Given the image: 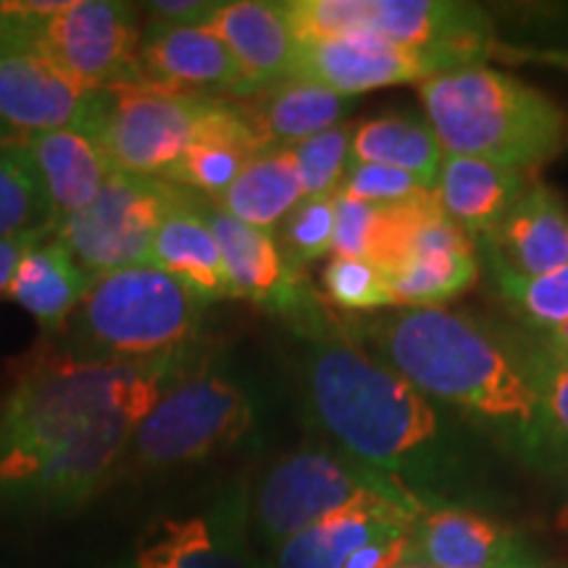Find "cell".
Returning <instances> with one entry per match:
<instances>
[{
  "mask_svg": "<svg viewBox=\"0 0 568 568\" xmlns=\"http://www.w3.org/2000/svg\"><path fill=\"white\" fill-rule=\"evenodd\" d=\"M422 514L393 500H368L324 518L290 537L268 568H345L347 558L374 539L406 531Z\"/></svg>",
  "mask_w": 568,
  "mask_h": 568,
  "instance_id": "7402d4cb",
  "label": "cell"
},
{
  "mask_svg": "<svg viewBox=\"0 0 568 568\" xmlns=\"http://www.w3.org/2000/svg\"><path fill=\"white\" fill-rule=\"evenodd\" d=\"M148 266L172 274L205 303L232 297L222 251L205 216V203L193 195L184 197L161 222L148 253Z\"/></svg>",
  "mask_w": 568,
  "mask_h": 568,
  "instance_id": "603a6c76",
  "label": "cell"
},
{
  "mask_svg": "<svg viewBox=\"0 0 568 568\" xmlns=\"http://www.w3.org/2000/svg\"><path fill=\"white\" fill-rule=\"evenodd\" d=\"M408 564L426 568H535L537 552L516 529L464 506L426 508L410 527Z\"/></svg>",
  "mask_w": 568,
  "mask_h": 568,
  "instance_id": "2e32d148",
  "label": "cell"
},
{
  "mask_svg": "<svg viewBox=\"0 0 568 568\" xmlns=\"http://www.w3.org/2000/svg\"><path fill=\"white\" fill-rule=\"evenodd\" d=\"M138 564L159 568H268L251 548V493L232 481L205 516L161 518L134 552Z\"/></svg>",
  "mask_w": 568,
  "mask_h": 568,
  "instance_id": "5bb4252c",
  "label": "cell"
},
{
  "mask_svg": "<svg viewBox=\"0 0 568 568\" xmlns=\"http://www.w3.org/2000/svg\"><path fill=\"white\" fill-rule=\"evenodd\" d=\"M205 101L130 84L92 90L80 130L95 140L111 172L166 180L195 138Z\"/></svg>",
  "mask_w": 568,
  "mask_h": 568,
  "instance_id": "ba28073f",
  "label": "cell"
},
{
  "mask_svg": "<svg viewBox=\"0 0 568 568\" xmlns=\"http://www.w3.org/2000/svg\"><path fill=\"white\" fill-rule=\"evenodd\" d=\"M535 174L471 155H445L437 197L445 216L474 243L487 237L521 201Z\"/></svg>",
  "mask_w": 568,
  "mask_h": 568,
  "instance_id": "44dd1931",
  "label": "cell"
},
{
  "mask_svg": "<svg viewBox=\"0 0 568 568\" xmlns=\"http://www.w3.org/2000/svg\"><path fill=\"white\" fill-rule=\"evenodd\" d=\"M184 197V187L174 182L111 172L95 201L53 222V237L98 280L148 264L155 232Z\"/></svg>",
  "mask_w": 568,
  "mask_h": 568,
  "instance_id": "9c48e42d",
  "label": "cell"
},
{
  "mask_svg": "<svg viewBox=\"0 0 568 568\" xmlns=\"http://www.w3.org/2000/svg\"><path fill=\"white\" fill-rule=\"evenodd\" d=\"M258 403L251 387L224 368L190 364L169 379L134 429L126 468L169 471L232 450L255 429Z\"/></svg>",
  "mask_w": 568,
  "mask_h": 568,
  "instance_id": "8992f818",
  "label": "cell"
},
{
  "mask_svg": "<svg viewBox=\"0 0 568 568\" xmlns=\"http://www.w3.org/2000/svg\"><path fill=\"white\" fill-rule=\"evenodd\" d=\"M53 234V224L45 226V230H34L17 234V237L0 240V295L9 293V284L13 280V272H17L21 258L32 251L34 245H40L42 240H48Z\"/></svg>",
  "mask_w": 568,
  "mask_h": 568,
  "instance_id": "f35d334b",
  "label": "cell"
},
{
  "mask_svg": "<svg viewBox=\"0 0 568 568\" xmlns=\"http://www.w3.org/2000/svg\"><path fill=\"white\" fill-rule=\"evenodd\" d=\"M142 88L184 98H245V77L216 34L205 27H172L151 21L140 38Z\"/></svg>",
  "mask_w": 568,
  "mask_h": 568,
  "instance_id": "9a60e30c",
  "label": "cell"
},
{
  "mask_svg": "<svg viewBox=\"0 0 568 568\" xmlns=\"http://www.w3.org/2000/svg\"><path fill=\"white\" fill-rule=\"evenodd\" d=\"M351 161L379 163L414 174L429 190H437L443 169V148L429 124L406 116H379L361 122L353 130Z\"/></svg>",
  "mask_w": 568,
  "mask_h": 568,
  "instance_id": "83f0119b",
  "label": "cell"
},
{
  "mask_svg": "<svg viewBox=\"0 0 568 568\" xmlns=\"http://www.w3.org/2000/svg\"><path fill=\"white\" fill-rule=\"evenodd\" d=\"M387 205L353 201V197H335V240L332 251L339 258L376 261L382 232H385Z\"/></svg>",
  "mask_w": 568,
  "mask_h": 568,
  "instance_id": "e575fe53",
  "label": "cell"
},
{
  "mask_svg": "<svg viewBox=\"0 0 568 568\" xmlns=\"http://www.w3.org/2000/svg\"><path fill=\"white\" fill-rule=\"evenodd\" d=\"M240 103L251 116L264 148H293L318 132L343 124L353 98L290 77L272 88L240 98Z\"/></svg>",
  "mask_w": 568,
  "mask_h": 568,
  "instance_id": "d4e9b609",
  "label": "cell"
},
{
  "mask_svg": "<svg viewBox=\"0 0 568 568\" xmlns=\"http://www.w3.org/2000/svg\"><path fill=\"white\" fill-rule=\"evenodd\" d=\"M339 195L353 197V201L376 203V205H395L416 201V197L435 193L418 176L403 172V169L379 166V163H358L351 161L345 180L337 190Z\"/></svg>",
  "mask_w": 568,
  "mask_h": 568,
  "instance_id": "d590c367",
  "label": "cell"
},
{
  "mask_svg": "<svg viewBox=\"0 0 568 568\" xmlns=\"http://www.w3.org/2000/svg\"><path fill=\"white\" fill-rule=\"evenodd\" d=\"M335 195L303 197L282 222L280 251L290 268L303 272L332 251L335 240Z\"/></svg>",
  "mask_w": 568,
  "mask_h": 568,
  "instance_id": "f546056e",
  "label": "cell"
},
{
  "mask_svg": "<svg viewBox=\"0 0 568 568\" xmlns=\"http://www.w3.org/2000/svg\"><path fill=\"white\" fill-rule=\"evenodd\" d=\"M556 529L560 531V535H568V500L564 503V506L558 508V514H556Z\"/></svg>",
  "mask_w": 568,
  "mask_h": 568,
  "instance_id": "60d3db41",
  "label": "cell"
},
{
  "mask_svg": "<svg viewBox=\"0 0 568 568\" xmlns=\"http://www.w3.org/2000/svg\"><path fill=\"white\" fill-rule=\"evenodd\" d=\"M479 243L493 268L518 276L558 272L568 264V205L535 180L503 224Z\"/></svg>",
  "mask_w": 568,
  "mask_h": 568,
  "instance_id": "d6986e66",
  "label": "cell"
},
{
  "mask_svg": "<svg viewBox=\"0 0 568 568\" xmlns=\"http://www.w3.org/2000/svg\"><path fill=\"white\" fill-rule=\"evenodd\" d=\"M303 376L311 416L343 456L437 506L460 450L429 397L343 332L311 343Z\"/></svg>",
  "mask_w": 568,
  "mask_h": 568,
  "instance_id": "7a4b0ae2",
  "label": "cell"
},
{
  "mask_svg": "<svg viewBox=\"0 0 568 568\" xmlns=\"http://www.w3.org/2000/svg\"><path fill=\"white\" fill-rule=\"evenodd\" d=\"M368 326L382 364L429 400L456 408L524 456L552 453L542 406L521 364L477 322L445 308H400Z\"/></svg>",
  "mask_w": 568,
  "mask_h": 568,
  "instance_id": "3957f363",
  "label": "cell"
},
{
  "mask_svg": "<svg viewBox=\"0 0 568 568\" xmlns=\"http://www.w3.org/2000/svg\"><path fill=\"white\" fill-rule=\"evenodd\" d=\"M266 151L240 98H209L197 119L195 138L166 182L216 201L237 180L255 153Z\"/></svg>",
  "mask_w": 568,
  "mask_h": 568,
  "instance_id": "ffe728a7",
  "label": "cell"
},
{
  "mask_svg": "<svg viewBox=\"0 0 568 568\" xmlns=\"http://www.w3.org/2000/svg\"><path fill=\"white\" fill-rule=\"evenodd\" d=\"M17 140H21V134L13 132L9 124L0 122V145H6V142H17Z\"/></svg>",
  "mask_w": 568,
  "mask_h": 568,
  "instance_id": "b9f144b4",
  "label": "cell"
},
{
  "mask_svg": "<svg viewBox=\"0 0 568 568\" xmlns=\"http://www.w3.org/2000/svg\"><path fill=\"white\" fill-rule=\"evenodd\" d=\"M187 366L90 361L63 343L27 353L0 397V508L71 516L90 506L124 474L134 429Z\"/></svg>",
  "mask_w": 568,
  "mask_h": 568,
  "instance_id": "6da1fadb",
  "label": "cell"
},
{
  "mask_svg": "<svg viewBox=\"0 0 568 568\" xmlns=\"http://www.w3.org/2000/svg\"><path fill=\"white\" fill-rule=\"evenodd\" d=\"M516 358L542 406L552 450L568 453V358L550 351L548 345L529 347Z\"/></svg>",
  "mask_w": 568,
  "mask_h": 568,
  "instance_id": "4dcf8cb0",
  "label": "cell"
},
{
  "mask_svg": "<svg viewBox=\"0 0 568 568\" xmlns=\"http://www.w3.org/2000/svg\"><path fill=\"white\" fill-rule=\"evenodd\" d=\"M324 293L332 303L347 311H376L393 305L387 276L372 261L335 258L322 272Z\"/></svg>",
  "mask_w": 568,
  "mask_h": 568,
  "instance_id": "836d02e7",
  "label": "cell"
},
{
  "mask_svg": "<svg viewBox=\"0 0 568 568\" xmlns=\"http://www.w3.org/2000/svg\"><path fill=\"white\" fill-rule=\"evenodd\" d=\"M418 568H426V566H418Z\"/></svg>",
  "mask_w": 568,
  "mask_h": 568,
  "instance_id": "ee69618b",
  "label": "cell"
},
{
  "mask_svg": "<svg viewBox=\"0 0 568 568\" xmlns=\"http://www.w3.org/2000/svg\"><path fill=\"white\" fill-rule=\"evenodd\" d=\"M24 148L40 174L53 222H61L95 201L111 174L101 148L82 130L27 134Z\"/></svg>",
  "mask_w": 568,
  "mask_h": 568,
  "instance_id": "cb8c5ba5",
  "label": "cell"
},
{
  "mask_svg": "<svg viewBox=\"0 0 568 568\" xmlns=\"http://www.w3.org/2000/svg\"><path fill=\"white\" fill-rule=\"evenodd\" d=\"M92 90L63 71L34 32H0V122L21 138L80 130Z\"/></svg>",
  "mask_w": 568,
  "mask_h": 568,
  "instance_id": "8fae6325",
  "label": "cell"
},
{
  "mask_svg": "<svg viewBox=\"0 0 568 568\" xmlns=\"http://www.w3.org/2000/svg\"><path fill=\"white\" fill-rule=\"evenodd\" d=\"M364 34L422 53L445 74L485 67L493 48L487 13L456 0H364Z\"/></svg>",
  "mask_w": 568,
  "mask_h": 568,
  "instance_id": "4fadbf2b",
  "label": "cell"
},
{
  "mask_svg": "<svg viewBox=\"0 0 568 568\" xmlns=\"http://www.w3.org/2000/svg\"><path fill=\"white\" fill-rule=\"evenodd\" d=\"M353 130V124H337L290 148L297 174H301L305 197L337 193L347 166H351Z\"/></svg>",
  "mask_w": 568,
  "mask_h": 568,
  "instance_id": "1f68e13d",
  "label": "cell"
},
{
  "mask_svg": "<svg viewBox=\"0 0 568 568\" xmlns=\"http://www.w3.org/2000/svg\"><path fill=\"white\" fill-rule=\"evenodd\" d=\"M550 347V351H556L558 355H566L568 358V322L552 326V329L548 332V343H545Z\"/></svg>",
  "mask_w": 568,
  "mask_h": 568,
  "instance_id": "ab89813d",
  "label": "cell"
},
{
  "mask_svg": "<svg viewBox=\"0 0 568 568\" xmlns=\"http://www.w3.org/2000/svg\"><path fill=\"white\" fill-rule=\"evenodd\" d=\"M305 197L301 174H297L290 148H266L255 153L224 195L213 205L230 213L237 222L274 230Z\"/></svg>",
  "mask_w": 568,
  "mask_h": 568,
  "instance_id": "4316f807",
  "label": "cell"
},
{
  "mask_svg": "<svg viewBox=\"0 0 568 568\" xmlns=\"http://www.w3.org/2000/svg\"><path fill=\"white\" fill-rule=\"evenodd\" d=\"M535 568H568V566H535Z\"/></svg>",
  "mask_w": 568,
  "mask_h": 568,
  "instance_id": "7bdbcfd3",
  "label": "cell"
},
{
  "mask_svg": "<svg viewBox=\"0 0 568 568\" xmlns=\"http://www.w3.org/2000/svg\"><path fill=\"white\" fill-rule=\"evenodd\" d=\"M92 284L95 276L84 272L74 255L51 234L21 258L6 295L32 314L48 335H55L67 329L69 318L80 308Z\"/></svg>",
  "mask_w": 568,
  "mask_h": 568,
  "instance_id": "484cf974",
  "label": "cell"
},
{
  "mask_svg": "<svg viewBox=\"0 0 568 568\" xmlns=\"http://www.w3.org/2000/svg\"><path fill=\"white\" fill-rule=\"evenodd\" d=\"M418 98L445 155H471L535 174L566 148L564 111L506 71H447L418 82Z\"/></svg>",
  "mask_w": 568,
  "mask_h": 568,
  "instance_id": "277c9868",
  "label": "cell"
},
{
  "mask_svg": "<svg viewBox=\"0 0 568 568\" xmlns=\"http://www.w3.org/2000/svg\"><path fill=\"white\" fill-rule=\"evenodd\" d=\"M393 500L416 514L426 506L395 479L355 464L329 447H303L276 460L251 495V529L266 548H280L324 518L368 500Z\"/></svg>",
  "mask_w": 568,
  "mask_h": 568,
  "instance_id": "52a82bcc",
  "label": "cell"
},
{
  "mask_svg": "<svg viewBox=\"0 0 568 568\" xmlns=\"http://www.w3.org/2000/svg\"><path fill=\"white\" fill-rule=\"evenodd\" d=\"M205 305L161 268L126 266L98 276L63 329V345L111 364H193Z\"/></svg>",
  "mask_w": 568,
  "mask_h": 568,
  "instance_id": "5b68a950",
  "label": "cell"
},
{
  "mask_svg": "<svg viewBox=\"0 0 568 568\" xmlns=\"http://www.w3.org/2000/svg\"><path fill=\"white\" fill-rule=\"evenodd\" d=\"M222 3H209V0H153V3L140 6L151 21L172 27H203L213 17V11Z\"/></svg>",
  "mask_w": 568,
  "mask_h": 568,
  "instance_id": "74e56055",
  "label": "cell"
},
{
  "mask_svg": "<svg viewBox=\"0 0 568 568\" xmlns=\"http://www.w3.org/2000/svg\"><path fill=\"white\" fill-rule=\"evenodd\" d=\"M408 545H410V529L393 531L374 542L364 545L347 558L345 568H400L408 564Z\"/></svg>",
  "mask_w": 568,
  "mask_h": 568,
  "instance_id": "8d00e7d4",
  "label": "cell"
},
{
  "mask_svg": "<svg viewBox=\"0 0 568 568\" xmlns=\"http://www.w3.org/2000/svg\"><path fill=\"white\" fill-rule=\"evenodd\" d=\"M140 11L119 0H69L38 27V40L88 90L142 88Z\"/></svg>",
  "mask_w": 568,
  "mask_h": 568,
  "instance_id": "30bf717a",
  "label": "cell"
},
{
  "mask_svg": "<svg viewBox=\"0 0 568 568\" xmlns=\"http://www.w3.org/2000/svg\"><path fill=\"white\" fill-rule=\"evenodd\" d=\"M203 27L230 48L245 77L247 95L293 77L301 42L295 38L284 3H222Z\"/></svg>",
  "mask_w": 568,
  "mask_h": 568,
  "instance_id": "ac0fdd59",
  "label": "cell"
},
{
  "mask_svg": "<svg viewBox=\"0 0 568 568\" xmlns=\"http://www.w3.org/2000/svg\"><path fill=\"white\" fill-rule=\"evenodd\" d=\"M500 293L514 308L539 329L568 322V264L545 276H518L506 268H493Z\"/></svg>",
  "mask_w": 568,
  "mask_h": 568,
  "instance_id": "d6a6232c",
  "label": "cell"
},
{
  "mask_svg": "<svg viewBox=\"0 0 568 568\" xmlns=\"http://www.w3.org/2000/svg\"><path fill=\"white\" fill-rule=\"evenodd\" d=\"M393 305L439 308L479 280L474 240L445 216L437 193L418 205L397 261L385 268Z\"/></svg>",
  "mask_w": 568,
  "mask_h": 568,
  "instance_id": "7c38bea8",
  "label": "cell"
},
{
  "mask_svg": "<svg viewBox=\"0 0 568 568\" xmlns=\"http://www.w3.org/2000/svg\"><path fill=\"white\" fill-rule=\"evenodd\" d=\"M437 74H445L439 63L376 34L303 42L293 71L297 80L322 84L345 98L389 84L424 82Z\"/></svg>",
  "mask_w": 568,
  "mask_h": 568,
  "instance_id": "e0dca14e",
  "label": "cell"
},
{
  "mask_svg": "<svg viewBox=\"0 0 568 568\" xmlns=\"http://www.w3.org/2000/svg\"><path fill=\"white\" fill-rule=\"evenodd\" d=\"M53 224L40 174L24 148V138L0 145V240L45 230Z\"/></svg>",
  "mask_w": 568,
  "mask_h": 568,
  "instance_id": "f1b7e54d",
  "label": "cell"
}]
</instances>
